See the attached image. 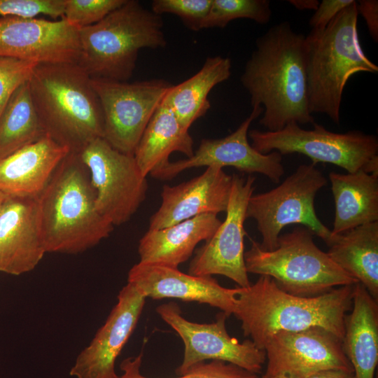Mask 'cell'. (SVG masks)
<instances>
[{"label": "cell", "instance_id": "15", "mask_svg": "<svg viewBox=\"0 0 378 378\" xmlns=\"http://www.w3.org/2000/svg\"><path fill=\"white\" fill-rule=\"evenodd\" d=\"M78 28L64 18H0V57L41 64L78 63Z\"/></svg>", "mask_w": 378, "mask_h": 378}, {"label": "cell", "instance_id": "19", "mask_svg": "<svg viewBox=\"0 0 378 378\" xmlns=\"http://www.w3.org/2000/svg\"><path fill=\"white\" fill-rule=\"evenodd\" d=\"M127 283L139 289L146 298H177L207 304L228 316L233 314L238 291V288L223 287L211 276H194L178 268L139 262L129 271Z\"/></svg>", "mask_w": 378, "mask_h": 378}, {"label": "cell", "instance_id": "7", "mask_svg": "<svg viewBox=\"0 0 378 378\" xmlns=\"http://www.w3.org/2000/svg\"><path fill=\"white\" fill-rule=\"evenodd\" d=\"M314 234L306 227H295L279 235L277 247L272 251L262 249L251 240V248L244 252L246 272L267 276L284 291L302 297L358 282L316 245Z\"/></svg>", "mask_w": 378, "mask_h": 378}, {"label": "cell", "instance_id": "10", "mask_svg": "<svg viewBox=\"0 0 378 378\" xmlns=\"http://www.w3.org/2000/svg\"><path fill=\"white\" fill-rule=\"evenodd\" d=\"M95 191L98 212L113 226L127 222L145 200L148 190L134 155L97 138L78 153Z\"/></svg>", "mask_w": 378, "mask_h": 378}, {"label": "cell", "instance_id": "27", "mask_svg": "<svg viewBox=\"0 0 378 378\" xmlns=\"http://www.w3.org/2000/svg\"><path fill=\"white\" fill-rule=\"evenodd\" d=\"M173 152H180L187 158L192 156L193 140L162 101L147 125L134 157L141 174L146 177L169 162Z\"/></svg>", "mask_w": 378, "mask_h": 378}, {"label": "cell", "instance_id": "4", "mask_svg": "<svg viewBox=\"0 0 378 378\" xmlns=\"http://www.w3.org/2000/svg\"><path fill=\"white\" fill-rule=\"evenodd\" d=\"M28 84L46 133L57 142L79 153L103 138L99 100L91 77L78 63L37 64Z\"/></svg>", "mask_w": 378, "mask_h": 378}, {"label": "cell", "instance_id": "21", "mask_svg": "<svg viewBox=\"0 0 378 378\" xmlns=\"http://www.w3.org/2000/svg\"><path fill=\"white\" fill-rule=\"evenodd\" d=\"M48 134L0 159V192L36 198L70 153Z\"/></svg>", "mask_w": 378, "mask_h": 378}, {"label": "cell", "instance_id": "38", "mask_svg": "<svg viewBox=\"0 0 378 378\" xmlns=\"http://www.w3.org/2000/svg\"><path fill=\"white\" fill-rule=\"evenodd\" d=\"M288 2L300 10H316L319 5L318 0H289Z\"/></svg>", "mask_w": 378, "mask_h": 378}, {"label": "cell", "instance_id": "2", "mask_svg": "<svg viewBox=\"0 0 378 378\" xmlns=\"http://www.w3.org/2000/svg\"><path fill=\"white\" fill-rule=\"evenodd\" d=\"M354 284L302 297L289 294L270 277L260 276L248 287H238L232 314L241 322L244 336H249L262 350L279 332L312 328L325 329L342 340L346 314L352 307Z\"/></svg>", "mask_w": 378, "mask_h": 378}, {"label": "cell", "instance_id": "14", "mask_svg": "<svg viewBox=\"0 0 378 378\" xmlns=\"http://www.w3.org/2000/svg\"><path fill=\"white\" fill-rule=\"evenodd\" d=\"M262 106L253 107L251 114L230 134L217 139H203L192 156L167 162L150 174L160 180H170L186 169L200 167H232L239 172L265 175L279 183L284 174L282 155L277 151L262 154L248 140L251 122L262 113Z\"/></svg>", "mask_w": 378, "mask_h": 378}, {"label": "cell", "instance_id": "3", "mask_svg": "<svg viewBox=\"0 0 378 378\" xmlns=\"http://www.w3.org/2000/svg\"><path fill=\"white\" fill-rule=\"evenodd\" d=\"M95 198L86 167L70 152L36 197L46 253H81L110 235L113 225L98 212Z\"/></svg>", "mask_w": 378, "mask_h": 378}, {"label": "cell", "instance_id": "6", "mask_svg": "<svg viewBox=\"0 0 378 378\" xmlns=\"http://www.w3.org/2000/svg\"><path fill=\"white\" fill-rule=\"evenodd\" d=\"M78 64L91 78L127 81L139 51L166 46L161 15L135 0H126L103 20L78 28Z\"/></svg>", "mask_w": 378, "mask_h": 378}, {"label": "cell", "instance_id": "39", "mask_svg": "<svg viewBox=\"0 0 378 378\" xmlns=\"http://www.w3.org/2000/svg\"><path fill=\"white\" fill-rule=\"evenodd\" d=\"M261 378H304V377L295 374H291V373H285V374H277V375L271 376V377L262 376Z\"/></svg>", "mask_w": 378, "mask_h": 378}, {"label": "cell", "instance_id": "20", "mask_svg": "<svg viewBox=\"0 0 378 378\" xmlns=\"http://www.w3.org/2000/svg\"><path fill=\"white\" fill-rule=\"evenodd\" d=\"M46 253L36 198L6 195L0 209V272H29Z\"/></svg>", "mask_w": 378, "mask_h": 378}, {"label": "cell", "instance_id": "13", "mask_svg": "<svg viewBox=\"0 0 378 378\" xmlns=\"http://www.w3.org/2000/svg\"><path fill=\"white\" fill-rule=\"evenodd\" d=\"M255 177L232 175L226 216L214 235L199 248L191 260L188 274L204 276H225L240 288L251 284L244 262V227L248 200L253 194Z\"/></svg>", "mask_w": 378, "mask_h": 378}, {"label": "cell", "instance_id": "28", "mask_svg": "<svg viewBox=\"0 0 378 378\" xmlns=\"http://www.w3.org/2000/svg\"><path fill=\"white\" fill-rule=\"evenodd\" d=\"M46 134L27 81L15 90L0 116V159Z\"/></svg>", "mask_w": 378, "mask_h": 378}, {"label": "cell", "instance_id": "33", "mask_svg": "<svg viewBox=\"0 0 378 378\" xmlns=\"http://www.w3.org/2000/svg\"><path fill=\"white\" fill-rule=\"evenodd\" d=\"M37 64L0 57V116L15 90L27 82Z\"/></svg>", "mask_w": 378, "mask_h": 378}, {"label": "cell", "instance_id": "23", "mask_svg": "<svg viewBox=\"0 0 378 378\" xmlns=\"http://www.w3.org/2000/svg\"><path fill=\"white\" fill-rule=\"evenodd\" d=\"M350 311L344 320V353L355 378H374L378 362V301L359 282L354 284Z\"/></svg>", "mask_w": 378, "mask_h": 378}, {"label": "cell", "instance_id": "12", "mask_svg": "<svg viewBox=\"0 0 378 378\" xmlns=\"http://www.w3.org/2000/svg\"><path fill=\"white\" fill-rule=\"evenodd\" d=\"M157 313L180 336L184 344L183 359L176 370L178 375L205 360H221L251 372H261L266 360L264 350L256 347L251 340L239 342L231 337L225 327L228 316L221 312L215 322L197 323L186 319L178 305L169 302L159 305Z\"/></svg>", "mask_w": 378, "mask_h": 378}, {"label": "cell", "instance_id": "30", "mask_svg": "<svg viewBox=\"0 0 378 378\" xmlns=\"http://www.w3.org/2000/svg\"><path fill=\"white\" fill-rule=\"evenodd\" d=\"M142 354L122 360L120 368L123 373L119 378H151L140 372ZM175 378H261L257 374L247 371L235 365L221 360H212L209 363H199L186 373Z\"/></svg>", "mask_w": 378, "mask_h": 378}, {"label": "cell", "instance_id": "40", "mask_svg": "<svg viewBox=\"0 0 378 378\" xmlns=\"http://www.w3.org/2000/svg\"><path fill=\"white\" fill-rule=\"evenodd\" d=\"M6 195L0 192V209H1V207L2 206V204L6 198Z\"/></svg>", "mask_w": 378, "mask_h": 378}, {"label": "cell", "instance_id": "9", "mask_svg": "<svg viewBox=\"0 0 378 378\" xmlns=\"http://www.w3.org/2000/svg\"><path fill=\"white\" fill-rule=\"evenodd\" d=\"M315 165L301 164L276 188L249 198L246 216L256 222L262 249H275L281 231L290 224L310 229L328 247L334 242L337 234L322 223L314 209L316 195L327 183Z\"/></svg>", "mask_w": 378, "mask_h": 378}, {"label": "cell", "instance_id": "34", "mask_svg": "<svg viewBox=\"0 0 378 378\" xmlns=\"http://www.w3.org/2000/svg\"><path fill=\"white\" fill-rule=\"evenodd\" d=\"M65 0H0V18L63 17Z\"/></svg>", "mask_w": 378, "mask_h": 378}, {"label": "cell", "instance_id": "25", "mask_svg": "<svg viewBox=\"0 0 378 378\" xmlns=\"http://www.w3.org/2000/svg\"><path fill=\"white\" fill-rule=\"evenodd\" d=\"M327 253L378 301V222L337 234Z\"/></svg>", "mask_w": 378, "mask_h": 378}, {"label": "cell", "instance_id": "31", "mask_svg": "<svg viewBox=\"0 0 378 378\" xmlns=\"http://www.w3.org/2000/svg\"><path fill=\"white\" fill-rule=\"evenodd\" d=\"M126 0H65L63 18L78 28L96 24Z\"/></svg>", "mask_w": 378, "mask_h": 378}, {"label": "cell", "instance_id": "32", "mask_svg": "<svg viewBox=\"0 0 378 378\" xmlns=\"http://www.w3.org/2000/svg\"><path fill=\"white\" fill-rule=\"evenodd\" d=\"M212 0H153L151 10L178 16L190 29H202V23L210 9Z\"/></svg>", "mask_w": 378, "mask_h": 378}, {"label": "cell", "instance_id": "24", "mask_svg": "<svg viewBox=\"0 0 378 378\" xmlns=\"http://www.w3.org/2000/svg\"><path fill=\"white\" fill-rule=\"evenodd\" d=\"M329 178L335 209L331 230L334 234L378 222V174L363 170L346 174L330 172Z\"/></svg>", "mask_w": 378, "mask_h": 378}, {"label": "cell", "instance_id": "37", "mask_svg": "<svg viewBox=\"0 0 378 378\" xmlns=\"http://www.w3.org/2000/svg\"><path fill=\"white\" fill-rule=\"evenodd\" d=\"M304 378H355V375L354 372L330 369L310 374Z\"/></svg>", "mask_w": 378, "mask_h": 378}, {"label": "cell", "instance_id": "17", "mask_svg": "<svg viewBox=\"0 0 378 378\" xmlns=\"http://www.w3.org/2000/svg\"><path fill=\"white\" fill-rule=\"evenodd\" d=\"M146 296L127 283L118 302L90 344L77 356L70 374L76 378H119L115 360L132 334L146 302Z\"/></svg>", "mask_w": 378, "mask_h": 378}, {"label": "cell", "instance_id": "5", "mask_svg": "<svg viewBox=\"0 0 378 378\" xmlns=\"http://www.w3.org/2000/svg\"><path fill=\"white\" fill-rule=\"evenodd\" d=\"M358 16L354 1L326 27L312 29L304 37L309 111L326 114L336 124L340 123L342 94L349 79L359 72H378V66L362 50Z\"/></svg>", "mask_w": 378, "mask_h": 378}, {"label": "cell", "instance_id": "18", "mask_svg": "<svg viewBox=\"0 0 378 378\" xmlns=\"http://www.w3.org/2000/svg\"><path fill=\"white\" fill-rule=\"evenodd\" d=\"M232 183V176L211 166L190 181L164 185L161 204L150 217L148 230L167 227L204 214L225 212Z\"/></svg>", "mask_w": 378, "mask_h": 378}, {"label": "cell", "instance_id": "1", "mask_svg": "<svg viewBox=\"0 0 378 378\" xmlns=\"http://www.w3.org/2000/svg\"><path fill=\"white\" fill-rule=\"evenodd\" d=\"M304 37L288 22L278 23L256 39L245 64L241 84L251 106L262 107L259 123L267 131L314 123L307 103Z\"/></svg>", "mask_w": 378, "mask_h": 378}, {"label": "cell", "instance_id": "26", "mask_svg": "<svg viewBox=\"0 0 378 378\" xmlns=\"http://www.w3.org/2000/svg\"><path fill=\"white\" fill-rule=\"evenodd\" d=\"M231 60L221 56L209 57L201 69L188 79L173 85L163 102L172 111L180 125L189 130L211 107V90L231 76Z\"/></svg>", "mask_w": 378, "mask_h": 378}, {"label": "cell", "instance_id": "29", "mask_svg": "<svg viewBox=\"0 0 378 378\" xmlns=\"http://www.w3.org/2000/svg\"><path fill=\"white\" fill-rule=\"evenodd\" d=\"M272 10L268 0H212L202 23V29L224 28L234 20L250 19L260 24L270 21Z\"/></svg>", "mask_w": 378, "mask_h": 378}, {"label": "cell", "instance_id": "11", "mask_svg": "<svg viewBox=\"0 0 378 378\" xmlns=\"http://www.w3.org/2000/svg\"><path fill=\"white\" fill-rule=\"evenodd\" d=\"M91 84L103 113V139L117 150L134 155L172 85L162 79L128 83L99 78H91Z\"/></svg>", "mask_w": 378, "mask_h": 378}, {"label": "cell", "instance_id": "8", "mask_svg": "<svg viewBox=\"0 0 378 378\" xmlns=\"http://www.w3.org/2000/svg\"><path fill=\"white\" fill-rule=\"evenodd\" d=\"M314 129L304 130L295 122L280 130H252L248 135L251 145L262 154L277 151L281 155L300 153L312 164L330 163L348 173L363 170L378 174V139L360 131L337 133L314 123Z\"/></svg>", "mask_w": 378, "mask_h": 378}, {"label": "cell", "instance_id": "16", "mask_svg": "<svg viewBox=\"0 0 378 378\" xmlns=\"http://www.w3.org/2000/svg\"><path fill=\"white\" fill-rule=\"evenodd\" d=\"M264 351L267 365L263 377L285 373L306 377L330 369L354 372L342 340L321 328L279 332L268 340Z\"/></svg>", "mask_w": 378, "mask_h": 378}, {"label": "cell", "instance_id": "22", "mask_svg": "<svg viewBox=\"0 0 378 378\" xmlns=\"http://www.w3.org/2000/svg\"><path fill=\"white\" fill-rule=\"evenodd\" d=\"M220 224L217 214H204L167 227L148 230L139 243V262L178 268Z\"/></svg>", "mask_w": 378, "mask_h": 378}, {"label": "cell", "instance_id": "35", "mask_svg": "<svg viewBox=\"0 0 378 378\" xmlns=\"http://www.w3.org/2000/svg\"><path fill=\"white\" fill-rule=\"evenodd\" d=\"M354 0H323L311 17L309 24L312 29H322L343 8Z\"/></svg>", "mask_w": 378, "mask_h": 378}, {"label": "cell", "instance_id": "36", "mask_svg": "<svg viewBox=\"0 0 378 378\" xmlns=\"http://www.w3.org/2000/svg\"><path fill=\"white\" fill-rule=\"evenodd\" d=\"M358 14L365 19L369 33L378 41V1L377 0H359L356 1Z\"/></svg>", "mask_w": 378, "mask_h": 378}]
</instances>
